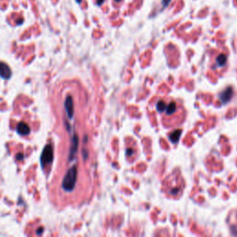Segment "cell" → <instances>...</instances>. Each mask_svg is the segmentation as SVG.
<instances>
[{"mask_svg": "<svg viewBox=\"0 0 237 237\" xmlns=\"http://www.w3.org/2000/svg\"><path fill=\"white\" fill-rule=\"evenodd\" d=\"M76 180H77V168H76V166H73L71 170L67 172L65 178L63 179L62 188L66 192L72 191L75 186Z\"/></svg>", "mask_w": 237, "mask_h": 237, "instance_id": "cell-1", "label": "cell"}, {"mask_svg": "<svg viewBox=\"0 0 237 237\" xmlns=\"http://www.w3.org/2000/svg\"><path fill=\"white\" fill-rule=\"evenodd\" d=\"M53 159V148H52V146L51 145H47L43 153H42V156H41V163L42 165H46V164H49Z\"/></svg>", "mask_w": 237, "mask_h": 237, "instance_id": "cell-2", "label": "cell"}, {"mask_svg": "<svg viewBox=\"0 0 237 237\" xmlns=\"http://www.w3.org/2000/svg\"><path fill=\"white\" fill-rule=\"evenodd\" d=\"M0 76L3 79H9L11 76L10 68L4 62H0Z\"/></svg>", "mask_w": 237, "mask_h": 237, "instance_id": "cell-3", "label": "cell"}, {"mask_svg": "<svg viewBox=\"0 0 237 237\" xmlns=\"http://www.w3.org/2000/svg\"><path fill=\"white\" fill-rule=\"evenodd\" d=\"M232 94H233L232 89L231 87H228L227 89H225L223 92L220 93V101L222 103H228L232 97Z\"/></svg>", "mask_w": 237, "mask_h": 237, "instance_id": "cell-4", "label": "cell"}, {"mask_svg": "<svg viewBox=\"0 0 237 237\" xmlns=\"http://www.w3.org/2000/svg\"><path fill=\"white\" fill-rule=\"evenodd\" d=\"M65 108H66V112L68 114V116H69L70 119L72 118V115H73V105H72V97H68L66 99V102H65Z\"/></svg>", "mask_w": 237, "mask_h": 237, "instance_id": "cell-5", "label": "cell"}, {"mask_svg": "<svg viewBox=\"0 0 237 237\" xmlns=\"http://www.w3.org/2000/svg\"><path fill=\"white\" fill-rule=\"evenodd\" d=\"M17 131L20 134L26 135L30 132V127L25 122H20L17 126Z\"/></svg>", "mask_w": 237, "mask_h": 237, "instance_id": "cell-6", "label": "cell"}, {"mask_svg": "<svg viewBox=\"0 0 237 237\" xmlns=\"http://www.w3.org/2000/svg\"><path fill=\"white\" fill-rule=\"evenodd\" d=\"M181 133H182L181 130H175L174 131H172L170 135H168V139H170V141L172 143L176 144L181 137Z\"/></svg>", "mask_w": 237, "mask_h": 237, "instance_id": "cell-7", "label": "cell"}, {"mask_svg": "<svg viewBox=\"0 0 237 237\" xmlns=\"http://www.w3.org/2000/svg\"><path fill=\"white\" fill-rule=\"evenodd\" d=\"M166 112H167V114L168 115H172V114H173L174 113V111L176 110V104L174 103V102H172L170 105H168L167 108H166Z\"/></svg>", "mask_w": 237, "mask_h": 237, "instance_id": "cell-8", "label": "cell"}, {"mask_svg": "<svg viewBox=\"0 0 237 237\" xmlns=\"http://www.w3.org/2000/svg\"><path fill=\"white\" fill-rule=\"evenodd\" d=\"M226 56L223 54H220L218 57H217V63L220 67H222L225 63H226Z\"/></svg>", "mask_w": 237, "mask_h": 237, "instance_id": "cell-9", "label": "cell"}, {"mask_svg": "<svg viewBox=\"0 0 237 237\" xmlns=\"http://www.w3.org/2000/svg\"><path fill=\"white\" fill-rule=\"evenodd\" d=\"M166 104L164 101H159V102H157V110L159 111V112H163L166 110Z\"/></svg>", "mask_w": 237, "mask_h": 237, "instance_id": "cell-10", "label": "cell"}, {"mask_svg": "<svg viewBox=\"0 0 237 237\" xmlns=\"http://www.w3.org/2000/svg\"><path fill=\"white\" fill-rule=\"evenodd\" d=\"M171 1H172V0H162V5H163V7H164V8H165V7H168Z\"/></svg>", "mask_w": 237, "mask_h": 237, "instance_id": "cell-11", "label": "cell"}, {"mask_svg": "<svg viewBox=\"0 0 237 237\" xmlns=\"http://www.w3.org/2000/svg\"><path fill=\"white\" fill-rule=\"evenodd\" d=\"M132 153H133V150H132L131 148H128V149L126 150V155H127L128 157L131 156V155H132Z\"/></svg>", "mask_w": 237, "mask_h": 237, "instance_id": "cell-12", "label": "cell"}, {"mask_svg": "<svg viewBox=\"0 0 237 237\" xmlns=\"http://www.w3.org/2000/svg\"><path fill=\"white\" fill-rule=\"evenodd\" d=\"M178 191H179L178 189H172V192H171V194H177L176 192H178Z\"/></svg>", "mask_w": 237, "mask_h": 237, "instance_id": "cell-13", "label": "cell"}, {"mask_svg": "<svg viewBox=\"0 0 237 237\" xmlns=\"http://www.w3.org/2000/svg\"><path fill=\"white\" fill-rule=\"evenodd\" d=\"M104 2V0H97V5H101Z\"/></svg>", "mask_w": 237, "mask_h": 237, "instance_id": "cell-14", "label": "cell"}, {"mask_svg": "<svg viewBox=\"0 0 237 237\" xmlns=\"http://www.w3.org/2000/svg\"><path fill=\"white\" fill-rule=\"evenodd\" d=\"M76 1H77V2H78V3H80V2H81V1H82V0H76Z\"/></svg>", "mask_w": 237, "mask_h": 237, "instance_id": "cell-15", "label": "cell"}, {"mask_svg": "<svg viewBox=\"0 0 237 237\" xmlns=\"http://www.w3.org/2000/svg\"><path fill=\"white\" fill-rule=\"evenodd\" d=\"M116 1H117V2H120V0H116Z\"/></svg>", "mask_w": 237, "mask_h": 237, "instance_id": "cell-16", "label": "cell"}]
</instances>
